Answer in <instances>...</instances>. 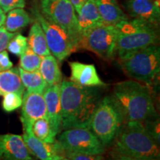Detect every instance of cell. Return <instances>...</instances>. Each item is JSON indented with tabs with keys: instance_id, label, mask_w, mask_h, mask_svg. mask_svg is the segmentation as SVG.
Segmentation results:
<instances>
[{
	"instance_id": "1",
	"label": "cell",
	"mask_w": 160,
	"mask_h": 160,
	"mask_svg": "<svg viewBox=\"0 0 160 160\" xmlns=\"http://www.w3.org/2000/svg\"><path fill=\"white\" fill-rule=\"evenodd\" d=\"M59 90L62 129L88 128L102 99L101 87H83L62 80Z\"/></svg>"
},
{
	"instance_id": "2",
	"label": "cell",
	"mask_w": 160,
	"mask_h": 160,
	"mask_svg": "<svg viewBox=\"0 0 160 160\" xmlns=\"http://www.w3.org/2000/svg\"><path fill=\"white\" fill-rule=\"evenodd\" d=\"M112 97L122 111L125 121L143 122L158 115L149 86L135 80L117 83Z\"/></svg>"
},
{
	"instance_id": "3",
	"label": "cell",
	"mask_w": 160,
	"mask_h": 160,
	"mask_svg": "<svg viewBox=\"0 0 160 160\" xmlns=\"http://www.w3.org/2000/svg\"><path fill=\"white\" fill-rule=\"evenodd\" d=\"M112 151L145 160H159V145L145 129L142 122H126L113 141Z\"/></svg>"
},
{
	"instance_id": "4",
	"label": "cell",
	"mask_w": 160,
	"mask_h": 160,
	"mask_svg": "<svg viewBox=\"0 0 160 160\" xmlns=\"http://www.w3.org/2000/svg\"><path fill=\"white\" fill-rule=\"evenodd\" d=\"M116 27L118 31L117 56L119 60L159 42L158 25L145 20L128 19L120 22Z\"/></svg>"
},
{
	"instance_id": "5",
	"label": "cell",
	"mask_w": 160,
	"mask_h": 160,
	"mask_svg": "<svg viewBox=\"0 0 160 160\" xmlns=\"http://www.w3.org/2000/svg\"><path fill=\"white\" fill-rule=\"evenodd\" d=\"M125 122L122 111L109 95L100 100L88 128L106 148L113 144Z\"/></svg>"
},
{
	"instance_id": "6",
	"label": "cell",
	"mask_w": 160,
	"mask_h": 160,
	"mask_svg": "<svg viewBox=\"0 0 160 160\" xmlns=\"http://www.w3.org/2000/svg\"><path fill=\"white\" fill-rule=\"evenodd\" d=\"M119 62L130 77L151 88L159 74L160 48L157 45L148 46Z\"/></svg>"
},
{
	"instance_id": "7",
	"label": "cell",
	"mask_w": 160,
	"mask_h": 160,
	"mask_svg": "<svg viewBox=\"0 0 160 160\" xmlns=\"http://www.w3.org/2000/svg\"><path fill=\"white\" fill-rule=\"evenodd\" d=\"M40 13L51 22L62 28L78 50L80 33L77 12L69 0H40Z\"/></svg>"
},
{
	"instance_id": "8",
	"label": "cell",
	"mask_w": 160,
	"mask_h": 160,
	"mask_svg": "<svg viewBox=\"0 0 160 160\" xmlns=\"http://www.w3.org/2000/svg\"><path fill=\"white\" fill-rule=\"evenodd\" d=\"M118 31L116 25H102L82 36L78 49L91 51L105 60L117 56Z\"/></svg>"
},
{
	"instance_id": "9",
	"label": "cell",
	"mask_w": 160,
	"mask_h": 160,
	"mask_svg": "<svg viewBox=\"0 0 160 160\" xmlns=\"http://www.w3.org/2000/svg\"><path fill=\"white\" fill-rule=\"evenodd\" d=\"M57 141L65 151L88 155L103 154L105 147L89 128L66 129Z\"/></svg>"
},
{
	"instance_id": "10",
	"label": "cell",
	"mask_w": 160,
	"mask_h": 160,
	"mask_svg": "<svg viewBox=\"0 0 160 160\" xmlns=\"http://www.w3.org/2000/svg\"><path fill=\"white\" fill-rule=\"evenodd\" d=\"M33 13L35 20L43 30L51 54L57 59L58 62H62L76 51L71 38L62 28L48 20L38 10H34Z\"/></svg>"
},
{
	"instance_id": "11",
	"label": "cell",
	"mask_w": 160,
	"mask_h": 160,
	"mask_svg": "<svg viewBox=\"0 0 160 160\" xmlns=\"http://www.w3.org/2000/svg\"><path fill=\"white\" fill-rule=\"evenodd\" d=\"M22 104L21 119L23 131H32L36 120L46 117V105L42 93L24 92Z\"/></svg>"
},
{
	"instance_id": "12",
	"label": "cell",
	"mask_w": 160,
	"mask_h": 160,
	"mask_svg": "<svg viewBox=\"0 0 160 160\" xmlns=\"http://www.w3.org/2000/svg\"><path fill=\"white\" fill-rule=\"evenodd\" d=\"M23 140L30 153L39 160H59L65 157V150L59 142H45L37 139L32 131L24 132Z\"/></svg>"
},
{
	"instance_id": "13",
	"label": "cell",
	"mask_w": 160,
	"mask_h": 160,
	"mask_svg": "<svg viewBox=\"0 0 160 160\" xmlns=\"http://www.w3.org/2000/svg\"><path fill=\"white\" fill-rule=\"evenodd\" d=\"M124 7L130 17L158 25L160 19L159 0H127Z\"/></svg>"
},
{
	"instance_id": "14",
	"label": "cell",
	"mask_w": 160,
	"mask_h": 160,
	"mask_svg": "<svg viewBox=\"0 0 160 160\" xmlns=\"http://www.w3.org/2000/svg\"><path fill=\"white\" fill-rule=\"evenodd\" d=\"M30 153L22 136L17 134L0 135V159L29 160Z\"/></svg>"
},
{
	"instance_id": "15",
	"label": "cell",
	"mask_w": 160,
	"mask_h": 160,
	"mask_svg": "<svg viewBox=\"0 0 160 160\" xmlns=\"http://www.w3.org/2000/svg\"><path fill=\"white\" fill-rule=\"evenodd\" d=\"M71 68L70 81L83 87H105L104 82L98 74L97 69L93 64H85L79 62H70Z\"/></svg>"
},
{
	"instance_id": "16",
	"label": "cell",
	"mask_w": 160,
	"mask_h": 160,
	"mask_svg": "<svg viewBox=\"0 0 160 160\" xmlns=\"http://www.w3.org/2000/svg\"><path fill=\"white\" fill-rule=\"evenodd\" d=\"M43 97L46 105V118L57 135L62 130L59 84L48 86L44 91Z\"/></svg>"
},
{
	"instance_id": "17",
	"label": "cell",
	"mask_w": 160,
	"mask_h": 160,
	"mask_svg": "<svg viewBox=\"0 0 160 160\" xmlns=\"http://www.w3.org/2000/svg\"><path fill=\"white\" fill-rule=\"evenodd\" d=\"M77 15L81 37L88 31L103 25L99 11L93 0H87Z\"/></svg>"
},
{
	"instance_id": "18",
	"label": "cell",
	"mask_w": 160,
	"mask_h": 160,
	"mask_svg": "<svg viewBox=\"0 0 160 160\" xmlns=\"http://www.w3.org/2000/svg\"><path fill=\"white\" fill-rule=\"evenodd\" d=\"M103 25H116L129 19L116 0H93Z\"/></svg>"
},
{
	"instance_id": "19",
	"label": "cell",
	"mask_w": 160,
	"mask_h": 160,
	"mask_svg": "<svg viewBox=\"0 0 160 160\" xmlns=\"http://www.w3.org/2000/svg\"><path fill=\"white\" fill-rule=\"evenodd\" d=\"M25 91L18 68H11L0 72V95L14 92L23 96Z\"/></svg>"
},
{
	"instance_id": "20",
	"label": "cell",
	"mask_w": 160,
	"mask_h": 160,
	"mask_svg": "<svg viewBox=\"0 0 160 160\" xmlns=\"http://www.w3.org/2000/svg\"><path fill=\"white\" fill-rule=\"evenodd\" d=\"M39 71L48 86L57 85L62 80L59 62L51 54L42 57Z\"/></svg>"
},
{
	"instance_id": "21",
	"label": "cell",
	"mask_w": 160,
	"mask_h": 160,
	"mask_svg": "<svg viewBox=\"0 0 160 160\" xmlns=\"http://www.w3.org/2000/svg\"><path fill=\"white\" fill-rule=\"evenodd\" d=\"M27 39L28 47L37 55L45 57L51 54L43 30L36 20L31 25Z\"/></svg>"
},
{
	"instance_id": "22",
	"label": "cell",
	"mask_w": 160,
	"mask_h": 160,
	"mask_svg": "<svg viewBox=\"0 0 160 160\" xmlns=\"http://www.w3.org/2000/svg\"><path fill=\"white\" fill-rule=\"evenodd\" d=\"M31 22V18L23 8H15L8 12L4 27L11 33H17Z\"/></svg>"
},
{
	"instance_id": "23",
	"label": "cell",
	"mask_w": 160,
	"mask_h": 160,
	"mask_svg": "<svg viewBox=\"0 0 160 160\" xmlns=\"http://www.w3.org/2000/svg\"><path fill=\"white\" fill-rule=\"evenodd\" d=\"M20 78L25 88L30 93H42L48 86L42 77L39 70L35 71H26L18 68Z\"/></svg>"
},
{
	"instance_id": "24",
	"label": "cell",
	"mask_w": 160,
	"mask_h": 160,
	"mask_svg": "<svg viewBox=\"0 0 160 160\" xmlns=\"http://www.w3.org/2000/svg\"><path fill=\"white\" fill-rule=\"evenodd\" d=\"M32 133L37 139L45 142L53 143L57 141V134L46 117L36 120L32 125Z\"/></svg>"
},
{
	"instance_id": "25",
	"label": "cell",
	"mask_w": 160,
	"mask_h": 160,
	"mask_svg": "<svg viewBox=\"0 0 160 160\" xmlns=\"http://www.w3.org/2000/svg\"><path fill=\"white\" fill-rule=\"evenodd\" d=\"M42 57L37 55L29 47L20 56L19 68L26 71H35L39 69Z\"/></svg>"
},
{
	"instance_id": "26",
	"label": "cell",
	"mask_w": 160,
	"mask_h": 160,
	"mask_svg": "<svg viewBox=\"0 0 160 160\" xmlns=\"http://www.w3.org/2000/svg\"><path fill=\"white\" fill-rule=\"evenodd\" d=\"M28 47V45L27 37L21 33H17V34L10 41L7 49L10 53L17 57H20L22 54H23Z\"/></svg>"
},
{
	"instance_id": "27",
	"label": "cell",
	"mask_w": 160,
	"mask_h": 160,
	"mask_svg": "<svg viewBox=\"0 0 160 160\" xmlns=\"http://www.w3.org/2000/svg\"><path fill=\"white\" fill-rule=\"evenodd\" d=\"M22 104V96L14 92L3 95L2 108L6 112H12L19 108Z\"/></svg>"
},
{
	"instance_id": "28",
	"label": "cell",
	"mask_w": 160,
	"mask_h": 160,
	"mask_svg": "<svg viewBox=\"0 0 160 160\" xmlns=\"http://www.w3.org/2000/svg\"><path fill=\"white\" fill-rule=\"evenodd\" d=\"M145 129L157 142L160 144V121L159 116H156L143 122Z\"/></svg>"
},
{
	"instance_id": "29",
	"label": "cell",
	"mask_w": 160,
	"mask_h": 160,
	"mask_svg": "<svg viewBox=\"0 0 160 160\" xmlns=\"http://www.w3.org/2000/svg\"><path fill=\"white\" fill-rule=\"evenodd\" d=\"M65 157L69 160H106L102 154L88 155L65 151Z\"/></svg>"
},
{
	"instance_id": "30",
	"label": "cell",
	"mask_w": 160,
	"mask_h": 160,
	"mask_svg": "<svg viewBox=\"0 0 160 160\" xmlns=\"http://www.w3.org/2000/svg\"><path fill=\"white\" fill-rule=\"evenodd\" d=\"M25 0H0V8L5 13L15 8H23Z\"/></svg>"
},
{
	"instance_id": "31",
	"label": "cell",
	"mask_w": 160,
	"mask_h": 160,
	"mask_svg": "<svg viewBox=\"0 0 160 160\" xmlns=\"http://www.w3.org/2000/svg\"><path fill=\"white\" fill-rule=\"evenodd\" d=\"M16 34L17 33H11V32L8 31L5 28L4 25L0 27V52L7 49L10 41Z\"/></svg>"
},
{
	"instance_id": "32",
	"label": "cell",
	"mask_w": 160,
	"mask_h": 160,
	"mask_svg": "<svg viewBox=\"0 0 160 160\" xmlns=\"http://www.w3.org/2000/svg\"><path fill=\"white\" fill-rule=\"evenodd\" d=\"M13 68V63L10 59L7 51L0 52V72L7 71Z\"/></svg>"
},
{
	"instance_id": "33",
	"label": "cell",
	"mask_w": 160,
	"mask_h": 160,
	"mask_svg": "<svg viewBox=\"0 0 160 160\" xmlns=\"http://www.w3.org/2000/svg\"><path fill=\"white\" fill-rule=\"evenodd\" d=\"M106 160H145L142 159H138V158L128 157V156L121 154V153H117L114 151H112L108 153V159Z\"/></svg>"
},
{
	"instance_id": "34",
	"label": "cell",
	"mask_w": 160,
	"mask_h": 160,
	"mask_svg": "<svg viewBox=\"0 0 160 160\" xmlns=\"http://www.w3.org/2000/svg\"><path fill=\"white\" fill-rule=\"evenodd\" d=\"M70 2L72 3V5L74 7L75 11L77 12V14L79 13V11L81 9L82 6L83 5V4L87 0H69Z\"/></svg>"
},
{
	"instance_id": "35",
	"label": "cell",
	"mask_w": 160,
	"mask_h": 160,
	"mask_svg": "<svg viewBox=\"0 0 160 160\" xmlns=\"http://www.w3.org/2000/svg\"><path fill=\"white\" fill-rule=\"evenodd\" d=\"M5 18H6L5 13L3 11V10L0 8V27L3 26L4 24H5Z\"/></svg>"
},
{
	"instance_id": "36",
	"label": "cell",
	"mask_w": 160,
	"mask_h": 160,
	"mask_svg": "<svg viewBox=\"0 0 160 160\" xmlns=\"http://www.w3.org/2000/svg\"><path fill=\"white\" fill-rule=\"evenodd\" d=\"M59 160H69V159L66 157H63V158H62V159H60Z\"/></svg>"
},
{
	"instance_id": "37",
	"label": "cell",
	"mask_w": 160,
	"mask_h": 160,
	"mask_svg": "<svg viewBox=\"0 0 160 160\" xmlns=\"http://www.w3.org/2000/svg\"><path fill=\"white\" fill-rule=\"evenodd\" d=\"M29 160H37V159H32V158H31V159H30Z\"/></svg>"
},
{
	"instance_id": "38",
	"label": "cell",
	"mask_w": 160,
	"mask_h": 160,
	"mask_svg": "<svg viewBox=\"0 0 160 160\" xmlns=\"http://www.w3.org/2000/svg\"><path fill=\"white\" fill-rule=\"evenodd\" d=\"M0 160H1V159H0Z\"/></svg>"
}]
</instances>
